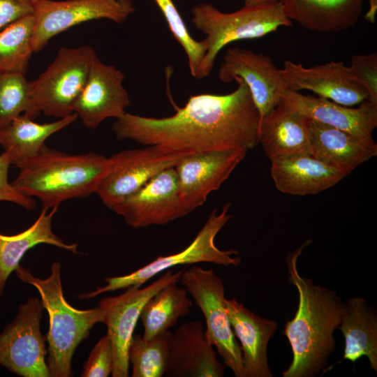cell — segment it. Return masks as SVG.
I'll return each mask as SVG.
<instances>
[{
  "label": "cell",
  "mask_w": 377,
  "mask_h": 377,
  "mask_svg": "<svg viewBox=\"0 0 377 377\" xmlns=\"http://www.w3.org/2000/svg\"><path fill=\"white\" fill-rule=\"evenodd\" d=\"M232 92L191 96L174 114L161 118L125 112L112 128L118 140L145 146L160 145L196 153L236 149L259 144L260 114L245 82L236 77Z\"/></svg>",
  "instance_id": "6da1fadb"
},
{
  "label": "cell",
  "mask_w": 377,
  "mask_h": 377,
  "mask_svg": "<svg viewBox=\"0 0 377 377\" xmlns=\"http://www.w3.org/2000/svg\"><path fill=\"white\" fill-rule=\"evenodd\" d=\"M310 242L306 240L286 260L288 279L297 288L299 301L294 317L286 322L283 332L293 353L292 362L283 377H314L325 369L335 350L334 332L344 310V303L335 291L300 274L297 260Z\"/></svg>",
  "instance_id": "7a4b0ae2"
},
{
  "label": "cell",
  "mask_w": 377,
  "mask_h": 377,
  "mask_svg": "<svg viewBox=\"0 0 377 377\" xmlns=\"http://www.w3.org/2000/svg\"><path fill=\"white\" fill-rule=\"evenodd\" d=\"M109 165V158L102 154H69L45 146L15 166L19 173L11 184L22 194L38 198L43 207L51 209L64 200L96 193Z\"/></svg>",
  "instance_id": "3957f363"
},
{
  "label": "cell",
  "mask_w": 377,
  "mask_h": 377,
  "mask_svg": "<svg viewBox=\"0 0 377 377\" xmlns=\"http://www.w3.org/2000/svg\"><path fill=\"white\" fill-rule=\"evenodd\" d=\"M50 269V275L43 279L21 265L15 272L21 281L36 288L49 316L46 361L50 377H69L75 349L96 323H104L105 315L99 306L85 310L72 306L63 293L60 263H53Z\"/></svg>",
  "instance_id": "277c9868"
},
{
  "label": "cell",
  "mask_w": 377,
  "mask_h": 377,
  "mask_svg": "<svg viewBox=\"0 0 377 377\" xmlns=\"http://www.w3.org/2000/svg\"><path fill=\"white\" fill-rule=\"evenodd\" d=\"M193 26L203 33L206 53L196 78H204L211 73L219 52L226 45L240 40L253 39L290 27L293 22L280 1L253 6H244L232 13H223L207 3L195 5L191 9Z\"/></svg>",
  "instance_id": "5b68a950"
},
{
  "label": "cell",
  "mask_w": 377,
  "mask_h": 377,
  "mask_svg": "<svg viewBox=\"0 0 377 377\" xmlns=\"http://www.w3.org/2000/svg\"><path fill=\"white\" fill-rule=\"evenodd\" d=\"M97 57L89 45L61 47L47 69L30 82L29 105L24 114L34 119L40 113L58 119L74 113L73 105Z\"/></svg>",
  "instance_id": "8992f818"
},
{
  "label": "cell",
  "mask_w": 377,
  "mask_h": 377,
  "mask_svg": "<svg viewBox=\"0 0 377 377\" xmlns=\"http://www.w3.org/2000/svg\"><path fill=\"white\" fill-rule=\"evenodd\" d=\"M231 203L223 205L221 212L214 209L194 239L184 250L165 256H158L146 265L130 274L104 279L106 284L92 292L80 295V299L95 297L102 293L124 290L128 286L141 287L152 277L179 265L209 263L225 267L238 266L242 260L235 249L221 250L215 244L220 230L232 218L229 214Z\"/></svg>",
  "instance_id": "52a82bcc"
},
{
  "label": "cell",
  "mask_w": 377,
  "mask_h": 377,
  "mask_svg": "<svg viewBox=\"0 0 377 377\" xmlns=\"http://www.w3.org/2000/svg\"><path fill=\"white\" fill-rule=\"evenodd\" d=\"M179 281L204 316L206 339L233 375L244 377L242 350L230 325L222 279L212 269L195 265L183 270Z\"/></svg>",
  "instance_id": "ba28073f"
},
{
  "label": "cell",
  "mask_w": 377,
  "mask_h": 377,
  "mask_svg": "<svg viewBox=\"0 0 377 377\" xmlns=\"http://www.w3.org/2000/svg\"><path fill=\"white\" fill-rule=\"evenodd\" d=\"M189 154L160 145L121 151L109 157L108 170L96 193L111 209L161 171L175 167Z\"/></svg>",
  "instance_id": "9c48e42d"
},
{
  "label": "cell",
  "mask_w": 377,
  "mask_h": 377,
  "mask_svg": "<svg viewBox=\"0 0 377 377\" xmlns=\"http://www.w3.org/2000/svg\"><path fill=\"white\" fill-rule=\"evenodd\" d=\"M43 308L40 300L30 297L0 333V364L18 376L50 377L40 331Z\"/></svg>",
  "instance_id": "30bf717a"
},
{
  "label": "cell",
  "mask_w": 377,
  "mask_h": 377,
  "mask_svg": "<svg viewBox=\"0 0 377 377\" xmlns=\"http://www.w3.org/2000/svg\"><path fill=\"white\" fill-rule=\"evenodd\" d=\"M135 10L131 0H40L35 3L32 50L40 52L52 38L84 22L108 19L122 23Z\"/></svg>",
  "instance_id": "8fae6325"
},
{
  "label": "cell",
  "mask_w": 377,
  "mask_h": 377,
  "mask_svg": "<svg viewBox=\"0 0 377 377\" xmlns=\"http://www.w3.org/2000/svg\"><path fill=\"white\" fill-rule=\"evenodd\" d=\"M183 270L165 271L158 279L143 288L128 286L121 295L102 298L98 304L104 311L113 348L112 376H128V348L135 327L146 302L158 290L171 283H178Z\"/></svg>",
  "instance_id": "7c38bea8"
},
{
  "label": "cell",
  "mask_w": 377,
  "mask_h": 377,
  "mask_svg": "<svg viewBox=\"0 0 377 377\" xmlns=\"http://www.w3.org/2000/svg\"><path fill=\"white\" fill-rule=\"evenodd\" d=\"M111 210L134 228L165 225L191 212L181 197L175 167L161 171Z\"/></svg>",
  "instance_id": "4fadbf2b"
},
{
  "label": "cell",
  "mask_w": 377,
  "mask_h": 377,
  "mask_svg": "<svg viewBox=\"0 0 377 377\" xmlns=\"http://www.w3.org/2000/svg\"><path fill=\"white\" fill-rule=\"evenodd\" d=\"M218 77L223 83L231 82L236 77L245 82L260 121L279 103L282 94L288 90L280 69L269 56L238 47L226 50Z\"/></svg>",
  "instance_id": "5bb4252c"
},
{
  "label": "cell",
  "mask_w": 377,
  "mask_h": 377,
  "mask_svg": "<svg viewBox=\"0 0 377 377\" xmlns=\"http://www.w3.org/2000/svg\"><path fill=\"white\" fill-rule=\"evenodd\" d=\"M281 100L307 119L343 131L364 146L377 149L372 136L377 126V103L367 100L354 108L290 90L283 92Z\"/></svg>",
  "instance_id": "9a60e30c"
},
{
  "label": "cell",
  "mask_w": 377,
  "mask_h": 377,
  "mask_svg": "<svg viewBox=\"0 0 377 377\" xmlns=\"http://www.w3.org/2000/svg\"><path fill=\"white\" fill-rule=\"evenodd\" d=\"M280 73L288 90L311 91L319 97L348 107L369 100L367 92L357 82L350 66L341 61H332L306 68L286 60Z\"/></svg>",
  "instance_id": "2e32d148"
},
{
  "label": "cell",
  "mask_w": 377,
  "mask_h": 377,
  "mask_svg": "<svg viewBox=\"0 0 377 377\" xmlns=\"http://www.w3.org/2000/svg\"><path fill=\"white\" fill-rule=\"evenodd\" d=\"M247 151L236 149L191 153L176 165L180 195L191 212L221 187Z\"/></svg>",
  "instance_id": "e0dca14e"
},
{
  "label": "cell",
  "mask_w": 377,
  "mask_h": 377,
  "mask_svg": "<svg viewBox=\"0 0 377 377\" xmlns=\"http://www.w3.org/2000/svg\"><path fill=\"white\" fill-rule=\"evenodd\" d=\"M124 79V74L114 66L95 59L73 105V112L84 126L96 128L106 119H118L126 112L131 101L123 85Z\"/></svg>",
  "instance_id": "ac0fdd59"
},
{
  "label": "cell",
  "mask_w": 377,
  "mask_h": 377,
  "mask_svg": "<svg viewBox=\"0 0 377 377\" xmlns=\"http://www.w3.org/2000/svg\"><path fill=\"white\" fill-rule=\"evenodd\" d=\"M205 336L202 321L182 323L172 332L165 375L172 377H223L225 366Z\"/></svg>",
  "instance_id": "d6986e66"
},
{
  "label": "cell",
  "mask_w": 377,
  "mask_h": 377,
  "mask_svg": "<svg viewBox=\"0 0 377 377\" xmlns=\"http://www.w3.org/2000/svg\"><path fill=\"white\" fill-rule=\"evenodd\" d=\"M226 306L233 333L240 342L244 377H273L267 351L277 323L254 313L235 298L226 299Z\"/></svg>",
  "instance_id": "ffe728a7"
},
{
  "label": "cell",
  "mask_w": 377,
  "mask_h": 377,
  "mask_svg": "<svg viewBox=\"0 0 377 377\" xmlns=\"http://www.w3.org/2000/svg\"><path fill=\"white\" fill-rule=\"evenodd\" d=\"M270 161L274 185L283 193L315 195L334 186L346 177L309 153L279 156Z\"/></svg>",
  "instance_id": "44dd1931"
},
{
  "label": "cell",
  "mask_w": 377,
  "mask_h": 377,
  "mask_svg": "<svg viewBox=\"0 0 377 377\" xmlns=\"http://www.w3.org/2000/svg\"><path fill=\"white\" fill-rule=\"evenodd\" d=\"M260 143L269 160L298 153L311 154L308 119L280 100L260 121Z\"/></svg>",
  "instance_id": "7402d4cb"
},
{
  "label": "cell",
  "mask_w": 377,
  "mask_h": 377,
  "mask_svg": "<svg viewBox=\"0 0 377 377\" xmlns=\"http://www.w3.org/2000/svg\"><path fill=\"white\" fill-rule=\"evenodd\" d=\"M286 17L321 33L348 29L358 21L363 0H279Z\"/></svg>",
  "instance_id": "603a6c76"
},
{
  "label": "cell",
  "mask_w": 377,
  "mask_h": 377,
  "mask_svg": "<svg viewBox=\"0 0 377 377\" xmlns=\"http://www.w3.org/2000/svg\"><path fill=\"white\" fill-rule=\"evenodd\" d=\"M311 154L346 176L377 155L350 134L308 119Z\"/></svg>",
  "instance_id": "cb8c5ba5"
},
{
  "label": "cell",
  "mask_w": 377,
  "mask_h": 377,
  "mask_svg": "<svg viewBox=\"0 0 377 377\" xmlns=\"http://www.w3.org/2000/svg\"><path fill=\"white\" fill-rule=\"evenodd\" d=\"M338 329L344 338L342 360L355 363L363 356L370 368L377 373V311L366 299L350 297L344 303V310ZM341 360V361H342Z\"/></svg>",
  "instance_id": "d4e9b609"
},
{
  "label": "cell",
  "mask_w": 377,
  "mask_h": 377,
  "mask_svg": "<svg viewBox=\"0 0 377 377\" xmlns=\"http://www.w3.org/2000/svg\"><path fill=\"white\" fill-rule=\"evenodd\" d=\"M58 207H43L35 222L27 230L13 235L0 233V297L13 272L20 265L25 253L39 244H47L77 253V244H67L56 235L52 228V219Z\"/></svg>",
  "instance_id": "484cf974"
},
{
  "label": "cell",
  "mask_w": 377,
  "mask_h": 377,
  "mask_svg": "<svg viewBox=\"0 0 377 377\" xmlns=\"http://www.w3.org/2000/svg\"><path fill=\"white\" fill-rule=\"evenodd\" d=\"M77 119V115L74 112L53 122L38 124L26 114H22L0 129V146L9 155L11 165L15 167L38 154L45 147V142L50 136Z\"/></svg>",
  "instance_id": "4316f807"
},
{
  "label": "cell",
  "mask_w": 377,
  "mask_h": 377,
  "mask_svg": "<svg viewBox=\"0 0 377 377\" xmlns=\"http://www.w3.org/2000/svg\"><path fill=\"white\" fill-rule=\"evenodd\" d=\"M192 301L185 288L171 283L151 297L143 306L140 318L143 325L142 338L150 339L175 326L180 317L191 312Z\"/></svg>",
  "instance_id": "83f0119b"
},
{
  "label": "cell",
  "mask_w": 377,
  "mask_h": 377,
  "mask_svg": "<svg viewBox=\"0 0 377 377\" xmlns=\"http://www.w3.org/2000/svg\"><path fill=\"white\" fill-rule=\"evenodd\" d=\"M34 26L31 14L0 30V74L27 73L34 53L31 46Z\"/></svg>",
  "instance_id": "f1b7e54d"
},
{
  "label": "cell",
  "mask_w": 377,
  "mask_h": 377,
  "mask_svg": "<svg viewBox=\"0 0 377 377\" xmlns=\"http://www.w3.org/2000/svg\"><path fill=\"white\" fill-rule=\"evenodd\" d=\"M172 332L168 330L145 340L133 334L128 348L133 377H162L170 350Z\"/></svg>",
  "instance_id": "f546056e"
},
{
  "label": "cell",
  "mask_w": 377,
  "mask_h": 377,
  "mask_svg": "<svg viewBox=\"0 0 377 377\" xmlns=\"http://www.w3.org/2000/svg\"><path fill=\"white\" fill-rule=\"evenodd\" d=\"M154 1L163 15L173 37L184 49L191 75L196 77L206 53L205 40L198 41L191 36L172 0Z\"/></svg>",
  "instance_id": "4dcf8cb0"
},
{
  "label": "cell",
  "mask_w": 377,
  "mask_h": 377,
  "mask_svg": "<svg viewBox=\"0 0 377 377\" xmlns=\"http://www.w3.org/2000/svg\"><path fill=\"white\" fill-rule=\"evenodd\" d=\"M30 81L22 73L0 74V129L26 113L29 105Z\"/></svg>",
  "instance_id": "1f68e13d"
},
{
  "label": "cell",
  "mask_w": 377,
  "mask_h": 377,
  "mask_svg": "<svg viewBox=\"0 0 377 377\" xmlns=\"http://www.w3.org/2000/svg\"><path fill=\"white\" fill-rule=\"evenodd\" d=\"M113 368V348L108 334L103 335L91 350L83 366L82 377H107Z\"/></svg>",
  "instance_id": "d6a6232c"
},
{
  "label": "cell",
  "mask_w": 377,
  "mask_h": 377,
  "mask_svg": "<svg viewBox=\"0 0 377 377\" xmlns=\"http://www.w3.org/2000/svg\"><path fill=\"white\" fill-rule=\"evenodd\" d=\"M350 68L367 92L369 100L377 103V53L354 54L350 59Z\"/></svg>",
  "instance_id": "836d02e7"
},
{
  "label": "cell",
  "mask_w": 377,
  "mask_h": 377,
  "mask_svg": "<svg viewBox=\"0 0 377 377\" xmlns=\"http://www.w3.org/2000/svg\"><path fill=\"white\" fill-rule=\"evenodd\" d=\"M11 165L9 155L6 151L0 154V201L15 203L27 209H33L36 202L32 198L17 191L8 182V169Z\"/></svg>",
  "instance_id": "e575fe53"
},
{
  "label": "cell",
  "mask_w": 377,
  "mask_h": 377,
  "mask_svg": "<svg viewBox=\"0 0 377 377\" xmlns=\"http://www.w3.org/2000/svg\"><path fill=\"white\" fill-rule=\"evenodd\" d=\"M34 10L31 0H0V30Z\"/></svg>",
  "instance_id": "d590c367"
},
{
  "label": "cell",
  "mask_w": 377,
  "mask_h": 377,
  "mask_svg": "<svg viewBox=\"0 0 377 377\" xmlns=\"http://www.w3.org/2000/svg\"><path fill=\"white\" fill-rule=\"evenodd\" d=\"M376 11L377 0H369V8L364 16L365 19L372 24L375 23Z\"/></svg>",
  "instance_id": "8d00e7d4"
},
{
  "label": "cell",
  "mask_w": 377,
  "mask_h": 377,
  "mask_svg": "<svg viewBox=\"0 0 377 377\" xmlns=\"http://www.w3.org/2000/svg\"><path fill=\"white\" fill-rule=\"evenodd\" d=\"M246 7H253L279 1V0H244Z\"/></svg>",
  "instance_id": "74e56055"
},
{
  "label": "cell",
  "mask_w": 377,
  "mask_h": 377,
  "mask_svg": "<svg viewBox=\"0 0 377 377\" xmlns=\"http://www.w3.org/2000/svg\"><path fill=\"white\" fill-rule=\"evenodd\" d=\"M34 3H36L37 2L40 1V0H31Z\"/></svg>",
  "instance_id": "f35d334b"
}]
</instances>
